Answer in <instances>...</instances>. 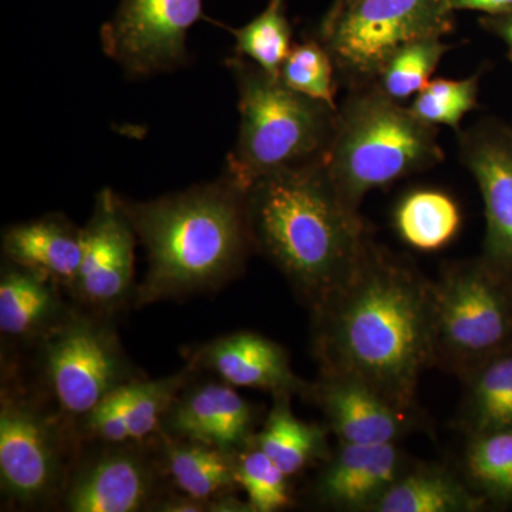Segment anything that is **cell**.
Returning a JSON list of instances; mask_svg holds the SVG:
<instances>
[{"label":"cell","instance_id":"obj_1","mask_svg":"<svg viewBox=\"0 0 512 512\" xmlns=\"http://www.w3.org/2000/svg\"><path fill=\"white\" fill-rule=\"evenodd\" d=\"M431 284L369 241L348 281L315 311L325 375L360 380L410 412L421 373L436 363Z\"/></svg>","mask_w":512,"mask_h":512},{"label":"cell","instance_id":"obj_2","mask_svg":"<svg viewBox=\"0 0 512 512\" xmlns=\"http://www.w3.org/2000/svg\"><path fill=\"white\" fill-rule=\"evenodd\" d=\"M252 245L318 309L365 254L359 211L330 180L323 160L255 181L245 191Z\"/></svg>","mask_w":512,"mask_h":512},{"label":"cell","instance_id":"obj_3","mask_svg":"<svg viewBox=\"0 0 512 512\" xmlns=\"http://www.w3.org/2000/svg\"><path fill=\"white\" fill-rule=\"evenodd\" d=\"M123 204L147 251L140 305L220 288L244 265L252 245L245 191L225 175L157 200Z\"/></svg>","mask_w":512,"mask_h":512},{"label":"cell","instance_id":"obj_4","mask_svg":"<svg viewBox=\"0 0 512 512\" xmlns=\"http://www.w3.org/2000/svg\"><path fill=\"white\" fill-rule=\"evenodd\" d=\"M437 127L414 116L375 84L356 87L339 107L323 158L340 197L353 210L370 191L387 187L444 160Z\"/></svg>","mask_w":512,"mask_h":512},{"label":"cell","instance_id":"obj_5","mask_svg":"<svg viewBox=\"0 0 512 512\" xmlns=\"http://www.w3.org/2000/svg\"><path fill=\"white\" fill-rule=\"evenodd\" d=\"M227 66L238 89V140L227 158L225 177L247 191L278 171L323 160L338 111L289 89L279 77L242 57Z\"/></svg>","mask_w":512,"mask_h":512},{"label":"cell","instance_id":"obj_6","mask_svg":"<svg viewBox=\"0 0 512 512\" xmlns=\"http://www.w3.org/2000/svg\"><path fill=\"white\" fill-rule=\"evenodd\" d=\"M453 29L450 0H336L320 23L318 39L356 89L375 83L400 47Z\"/></svg>","mask_w":512,"mask_h":512},{"label":"cell","instance_id":"obj_7","mask_svg":"<svg viewBox=\"0 0 512 512\" xmlns=\"http://www.w3.org/2000/svg\"><path fill=\"white\" fill-rule=\"evenodd\" d=\"M436 363L461 375L512 346V285L483 261L450 266L431 284Z\"/></svg>","mask_w":512,"mask_h":512},{"label":"cell","instance_id":"obj_8","mask_svg":"<svg viewBox=\"0 0 512 512\" xmlns=\"http://www.w3.org/2000/svg\"><path fill=\"white\" fill-rule=\"evenodd\" d=\"M43 363L56 402L70 416H86L126 384L116 336L86 316H66L46 333Z\"/></svg>","mask_w":512,"mask_h":512},{"label":"cell","instance_id":"obj_9","mask_svg":"<svg viewBox=\"0 0 512 512\" xmlns=\"http://www.w3.org/2000/svg\"><path fill=\"white\" fill-rule=\"evenodd\" d=\"M202 18V0H120L101 45L130 77L171 72L190 60L188 30Z\"/></svg>","mask_w":512,"mask_h":512},{"label":"cell","instance_id":"obj_10","mask_svg":"<svg viewBox=\"0 0 512 512\" xmlns=\"http://www.w3.org/2000/svg\"><path fill=\"white\" fill-rule=\"evenodd\" d=\"M63 480V444L52 419L25 400L3 394L0 410V481L19 504L49 500Z\"/></svg>","mask_w":512,"mask_h":512},{"label":"cell","instance_id":"obj_11","mask_svg":"<svg viewBox=\"0 0 512 512\" xmlns=\"http://www.w3.org/2000/svg\"><path fill=\"white\" fill-rule=\"evenodd\" d=\"M461 163L480 188L485 265L512 285V133L483 123L460 133Z\"/></svg>","mask_w":512,"mask_h":512},{"label":"cell","instance_id":"obj_12","mask_svg":"<svg viewBox=\"0 0 512 512\" xmlns=\"http://www.w3.org/2000/svg\"><path fill=\"white\" fill-rule=\"evenodd\" d=\"M136 229L113 191L97 195L89 224L83 229V258L73 289L96 308L123 301L134 278Z\"/></svg>","mask_w":512,"mask_h":512},{"label":"cell","instance_id":"obj_13","mask_svg":"<svg viewBox=\"0 0 512 512\" xmlns=\"http://www.w3.org/2000/svg\"><path fill=\"white\" fill-rule=\"evenodd\" d=\"M406 471L396 443H342L316 483L323 505L346 511H373L380 498Z\"/></svg>","mask_w":512,"mask_h":512},{"label":"cell","instance_id":"obj_14","mask_svg":"<svg viewBox=\"0 0 512 512\" xmlns=\"http://www.w3.org/2000/svg\"><path fill=\"white\" fill-rule=\"evenodd\" d=\"M316 396L330 429L342 443H396L412 426L409 410L400 409L353 377L325 375Z\"/></svg>","mask_w":512,"mask_h":512},{"label":"cell","instance_id":"obj_15","mask_svg":"<svg viewBox=\"0 0 512 512\" xmlns=\"http://www.w3.org/2000/svg\"><path fill=\"white\" fill-rule=\"evenodd\" d=\"M195 366L211 370L231 386L266 390L276 396L301 392L305 383L293 373L284 348L252 332H237L202 345Z\"/></svg>","mask_w":512,"mask_h":512},{"label":"cell","instance_id":"obj_16","mask_svg":"<svg viewBox=\"0 0 512 512\" xmlns=\"http://www.w3.org/2000/svg\"><path fill=\"white\" fill-rule=\"evenodd\" d=\"M252 421L251 406L231 384H204L177 397L163 423L180 439L232 453L247 443Z\"/></svg>","mask_w":512,"mask_h":512},{"label":"cell","instance_id":"obj_17","mask_svg":"<svg viewBox=\"0 0 512 512\" xmlns=\"http://www.w3.org/2000/svg\"><path fill=\"white\" fill-rule=\"evenodd\" d=\"M154 494V471L146 458L130 450H113L94 460L67 491L73 512L144 510Z\"/></svg>","mask_w":512,"mask_h":512},{"label":"cell","instance_id":"obj_18","mask_svg":"<svg viewBox=\"0 0 512 512\" xmlns=\"http://www.w3.org/2000/svg\"><path fill=\"white\" fill-rule=\"evenodd\" d=\"M3 252L12 264L73 288L82 264L83 229L63 215H46L6 229Z\"/></svg>","mask_w":512,"mask_h":512},{"label":"cell","instance_id":"obj_19","mask_svg":"<svg viewBox=\"0 0 512 512\" xmlns=\"http://www.w3.org/2000/svg\"><path fill=\"white\" fill-rule=\"evenodd\" d=\"M55 282L12 264L0 278V330L12 338L45 336L64 318Z\"/></svg>","mask_w":512,"mask_h":512},{"label":"cell","instance_id":"obj_20","mask_svg":"<svg viewBox=\"0 0 512 512\" xmlns=\"http://www.w3.org/2000/svg\"><path fill=\"white\" fill-rule=\"evenodd\" d=\"M487 500L439 467L406 470L376 504L375 512H474Z\"/></svg>","mask_w":512,"mask_h":512},{"label":"cell","instance_id":"obj_21","mask_svg":"<svg viewBox=\"0 0 512 512\" xmlns=\"http://www.w3.org/2000/svg\"><path fill=\"white\" fill-rule=\"evenodd\" d=\"M468 379L463 426L470 437L512 429V346L476 367Z\"/></svg>","mask_w":512,"mask_h":512},{"label":"cell","instance_id":"obj_22","mask_svg":"<svg viewBox=\"0 0 512 512\" xmlns=\"http://www.w3.org/2000/svg\"><path fill=\"white\" fill-rule=\"evenodd\" d=\"M461 227L457 202L440 190L420 188L407 192L394 210V228L404 244L433 252L453 241Z\"/></svg>","mask_w":512,"mask_h":512},{"label":"cell","instance_id":"obj_23","mask_svg":"<svg viewBox=\"0 0 512 512\" xmlns=\"http://www.w3.org/2000/svg\"><path fill=\"white\" fill-rule=\"evenodd\" d=\"M165 450L168 473L185 495L210 503L215 495L238 485L237 458L229 451L188 440L171 441Z\"/></svg>","mask_w":512,"mask_h":512},{"label":"cell","instance_id":"obj_24","mask_svg":"<svg viewBox=\"0 0 512 512\" xmlns=\"http://www.w3.org/2000/svg\"><path fill=\"white\" fill-rule=\"evenodd\" d=\"M255 446L291 477L325 450V433L318 426L299 420L286 396H278L264 429L256 436Z\"/></svg>","mask_w":512,"mask_h":512},{"label":"cell","instance_id":"obj_25","mask_svg":"<svg viewBox=\"0 0 512 512\" xmlns=\"http://www.w3.org/2000/svg\"><path fill=\"white\" fill-rule=\"evenodd\" d=\"M235 37V53L279 77L292 50V28L286 16V0H269L266 8L242 28H227Z\"/></svg>","mask_w":512,"mask_h":512},{"label":"cell","instance_id":"obj_26","mask_svg":"<svg viewBox=\"0 0 512 512\" xmlns=\"http://www.w3.org/2000/svg\"><path fill=\"white\" fill-rule=\"evenodd\" d=\"M450 49L451 46L441 37L407 43L387 59L373 84L380 92L400 103L412 99L429 84Z\"/></svg>","mask_w":512,"mask_h":512},{"label":"cell","instance_id":"obj_27","mask_svg":"<svg viewBox=\"0 0 512 512\" xmlns=\"http://www.w3.org/2000/svg\"><path fill=\"white\" fill-rule=\"evenodd\" d=\"M466 471L471 487L485 500L512 505V429L471 437Z\"/></svg>","mask_w":512,"mask_h":512},{"label":"cell","instance_id":"obj_28","mask_svg":"<svg viewBox=\"0 0 512 512\" xmlns=\"http://www.w3.org/2000/svg\"><path fill=\"white\" fill-rule=\"evenodd\" d=\"M336 66L332 56L319 39L306 40L292 47L279 73L282 80L295 92L339 110L336 103Z\"/></svg>","mask_w":512,"mask_h":512},{"label":"cell","instance_id":"obj_29","mask_svg":"<svg viewBox=\"0 0 512 512\" xmlns=\"http://www.w3.org/2000/svg\"><path fill=\"white\" fill-rule=\"evenodd\" d=\"M481 73L466 79H434L416 97L409 109L430 126L460 131L461 121L477 107Z\"/></svg>","mask_w":512,"mask_h":512},{"label":"cell","instance_id":"obj_30","mask_svg":"<svg viewBox=\"0 0 512 512\" xmlns=\"http://www.w3.org/2000/svg\"><path fill=\"white\" fill-rule=\"evenodd\" d=\"M237 484L248 495L254 512H274L291 503L286 474L259 447L245 451L235 460Z\"/></svg>","mask_w":512,"mask_h":512},{"label":"cell","instance_id":"obj_31","mask_svg":"<svg viewBox=\"0 0 512 512\" xmlns=\"http://www.w3.org/2000/svg\"><path fill=\"white\" fill-rule=\"evenodd\" d=\"M185 382V373H178L153 382L133 383L127 406L131 440L146 439L163 423Z\"/></svg>","mask_w":512,"mask_h":512},{"label":"cell","instance_id":"obj_32","mask_svg":"<svg viewBox=\"0 0 512 512\" xmlns=\"http://www.w3.org/2000/svg\"><path fill=\"white\" fill-rule=\"evenodd\" d=\"M133 383H126L107 394L96 407L84 416L86 427L97 439L110 444L131 440L128 429L127 406Z\"/></svg>","mask_w":512,"mask_h":512},{"label":"cell","instance_id":"obj_33","mask_svg":"<svg viewBox=\"0 0 512 512\" xmlns=\"http://www.w3.org/2000/svg\"><path fill=\"white\" fill-rule=\"evenodd\" d=\"M454 13L458 10H474L487 16H501L512 13V0H450Z\"/></svg>","mask_w":512,"mask_h":512},{"label":"cell","instance_id":"obj_34","mask_svg":"<svg viewBox=\"0 0 512 512\" xmlns=\"http://www.w3.org/2000/svg\"><path fill=\"white\" fill-rule=\"evenodd\" d=\"M481 23H483L484 28L491 30L494 35L503 40L512 60V13L501 16H487V18L481 19Z\"/></svg>","mask_w":512,"mask_h":512},{"label":"cell","instance_id":"obj_35","mask_svg":"<svg viewBox=\"0 0 512 512\" xmlns=\"http://www.w3.org/2000/svg\"><path fill=\"white\" fill-rule=\"evenodd\" d=\"M207 507H210V503H207V501L197 500V498H192L190 495H185V497L171 498V500L164 501V503L158 505L156 510L167 512H198L207 511Z\"/></svg>","mask_w":512,"mask_h":512}]
</instances>
